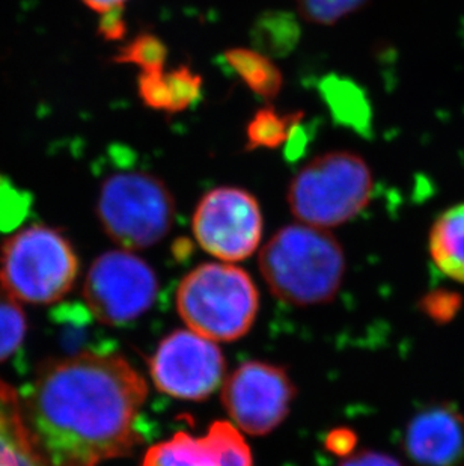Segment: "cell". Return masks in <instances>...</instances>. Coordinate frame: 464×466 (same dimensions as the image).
<instances>
[{"label":"cell","instance_id":"obj_1","mask_svg":"<svg viewBox=\"0 0 464 466\" xmlns=\"http://www.w3.org/2000/svg\"><path fill=\"white\" fill-rule=\"evenodd\" d=\"M146 399V380L126 358L82 352L43 365L20 403L50 465L98 466L142 442L136 424Z\"/></svg>","mask_w":464,"mask_h":466},{"label":"cell","instance_id":"obj_2","mask_svg":"<svg viewBox=\"0 0 464 466\" xmlns=\"http://www.w3.org/2000/svg\"><path fill=\"white\" fill-rule=\"evenodd\" d=\"M259 270L273 296L287 304H328L341 290L346 252L328 229L287 225L259 252Z\"/></svg>","mask_w":464,"mask_h":466},{"label":"cell","instance_id":"obj_3","mask_svg":"<svg viewBox=\"0 0 464 466\" xmlns=\"http://www.w3.org/2000/svg\"><path fill=\"white\" fill-rule=\"evenodd\" d=\"M177 309L188 329L219 341H236L254 326L258 289L249 273L227 263H204L181 279Z\"/></svg>","mask_w":464,"mask_h":466},{"label":"cell","instance_id":"obj_4","mask_svg":"<svg viewBox=\"0 0 464 466\" xmlns=\"http://www.w3.org/2000/svg\"><path fill=\"white\" fill-rule=\"evenodd\" d=\"M374 177L364 158L351 151L317 156L294 176L287 203L300 224L335 228L359 216L371 201Z\"/></svg>","mask_w":464,"mask_h":466},{"label":"cell","instance_id":"obj_5","mask_svg":"<svg viewBox=\"0 0 464 466\" xmlns=\"http://www.w3.org/2000/svg\"><path fill=\"white\" fill-rule=\"evenodd\" d=\"M176 213L171 189L149 172H116L101 183L96 216L105 233L123 249H146L162 242Z\"/></svg>","mask_w":464,"mask_h":466},{"label":"cell","instance_id":"obj_6","mask_svg":"<svg viewBox=\"0 0 464 466\" xmlns=\"http://www.w3.org/2000/svg\"><path fill=\"white\" fill-rule=\"evenodd\" d=\"M79 259L57 229L32 225L4 243L0 286L20 302L53 304L75 286Z\"/></svg>","mask_w":464,"mask_h":466},{"label":"cell","instance_id":"obj_7","mask_svg":"<svg viewBox=\"0 0 464 466\" xmlns=\"http://www.w3.org/2000/svg\"><path fill=\"white\" fill-rule=\"evenodd\" d=\"M158 279L144 258L128 249L105 252L85 279L84 298L96 320L124 326L137 320L157 299Z\"/></svg>","mask_w":464,"mask_h":466},{"label":"cell","instance_id":"obj_8","mask_svg":"<svg viewBox=\"0 0 464 466\" xmlns=\"http://www.w3.org/2000/svg\"><path fill=\"white\" fill-rule=\"evenodd\" d=\"M263 228L258 199L236 186H220L207 192L192 218L199 247L227 263L249 258L258 249Z\"/></svg>","mask_w":464,"mask_h":466},{"label":"cell","instance_id":"obj_9","mask_svg":"<svg viewBox=\"0 0 464 466\" xmlns=\"http://www.w3.org/2000/svg\"><path fill=\"white\" fill-rule=\"evenodd\" d=\"M227 361L213 339L190 329L174 330L149 360L158 391L180 400L201 401L224 385Z\"/></svg>","mask_w":464,"mask_h":466},{"label":"cell","instance_id":"obj_10","mask_svg":"<svg viewBox=\"0 0 464 466\" xmlns=\"http://www.w3.org/2000/svg\"><path fill=\"white\" fill-rule=\"evenodd\" d=\"M298 390L282 367L263 361L238 365L222 385L232 424L247 435L266 436L288 417Z\"/></svg>","mask_w":464,"mask_h":466},{"label":"cell","instance_id":"obj_11","mask_svg":"<svg viewBox=\"0 0 464 466\" xmlns=\"http://www.w3.org/2000/svg\"><path fill=\"white\" fill-rule=\"evenodd\" d=\"M140 466H254V456L232 422L215 421L204 436L178 431L149 447Z\"/></svg>","mask_w":464,"mask_h":466},{"label":"cell","instance_id":"obj_12","mask_svg":"<svg viewBox=\"0 0 464 466\" xmlns=\"http://www.w3.org/2000/svg\"><path fill=\"white\" fill-rule=\"evenodd\" d=\"M404 451L418 466H457L464 458V415L456 406H429L410 420Z\"/></svg>","mask_w":464,"mask_h":466},{"label":"cell","instance_id":"obj_13","mask_svg":"<svg viewBox=\"0 0 464 466\" xmlns=\"http://www.w3.org/2000/svg\"><path fill=\"white\" fill-rule=\"evenodd\" d=\"M0 466H52L27 431L20 396L4 380H0Z\"/></svg>","mask_w":464,"mask_h":466},{"label":"cell","instance_id":"obj_14","mask_svg":"<svg viewBox=\"0 0 464 466\" xmlns=\"http://www.w3.org/2000/svg\"><path fill=\"white\" fill-rule=\"evenodd\" d=\"M429 247L439 270L464 284V204L448 208L434 220Z\"/></svg>","mask_w":464,"mask_h":466},{"label":"cell","instance_id":"obj_15","mask_svg":"<svg viewBox=\"0 0 464 466\" xmlns=\"http://www.w3.org/2000/svg\"><path fill=\"white\" fill-rule=\"evenodd\" d=\"M225 61L240 76L252 93L267 102L279 96L284 77L272 57L259 50L236 47L225 52Z\"/></svg>","mask_w":464,"mask_h":466},{"label":"cell","instance_id":"obj_16","mask_svg":"<svg viewBox=\"0 0 464 466\" xmlns=\"http://www.w3.org/2000/svg\"><path fill=\"white\" fill-rule=\"evenodd\" d=\"M305 112L279 114L273 106L259 109L246 128V151L277 150L288 141L294 128L302 124Z\"/></svg>","mask_w":464,"mask_h":466},{"label":"cell","instance_id":"obj_17","mask_svg":"<svg viewBox=\"0 0 464 466\" xmlns=\"http://www.w3.org/2000/svg\"><path fill=\"white\" fill-rule=\"evenodd\" d=\"M300 29L291 14L266 13L255 23L252 38L257 50L264 55L282 56L298 45Z\"/></svg>","mask_w":464,"mask_h":466},{"label":"cell","instance_id":"obj_18","mask_svg":"<svg viewBox=\"0 0 464 466\" xmlns=\"http://www.w3.org/2000/svg\"><path fill=\"white\" fill-rule=\"evenodd\" d=\"M26 335V317L20 302L0 286V362L17 352Z\"/></svg>","mask_w":464,"mask_h":466},{"label":"cell","instance_id":"obj_19","mask_svg":"<svg viewBox=\"0 0 464 466\" xmlns=\"http://www.w3.org/2000/svg\"><path fill=\"white\" fill-rule=\"evenodd\" d=\"M167 57V47L154 34H139L127 45H124L115 55L114 61L118 64H132L142 71H162Z\"/></svg>","mask_w":464,"mask_h":466},{"label":"cell","instance_id":"obj_20","mask_svg":"<svg viewBox=\"0 0 464 466\" xmlns=\"http://www.w3.org/2000/svg\"><path fill=\"white\" fill-rule=\"evenodd\" d=\"M367 4L368 0H296L302 18L320 26H332Z\"/></svg>","mask_w":464,"mask_h":466},{"label":"cell","instance_id":"obj_21","mask_svg":"<svg viewBox=\"0 0 464 466\" xmlns=\"http://www.w3.org/2000/svg\"><path fill=\"white\" fill-rule=\"evenodd\" d=\"M167 85L171 91V110L178 114L188 109L201 97L202 77L187 66H176L166 73Z\"/></svg>","mask_w":464,"mask_h":466},{"label":"cell","instance_id":"obj_22","mask_svg":"<svg viewBox=\"0 0 464 466\" xmlns=\"http://www.w3.org/2000/svg\"><path fill=\"white\" fill-rule=\"evenodd\" d=\"M321 91L326 102L330 106L333 114L344 123H353L362 107V103L358 100L359 96L355 94L353 86L338 79H326L321 85Z\"/></svg>","mask_w":464,"mask_h":466},{"label":"cell","instance_id":"obj_23","mask_svg":"<svg viewBox=\"0 0 464 466\" xmlns=\"http://www.w3.org/2000/svg\"><path fill=\"white\" fill-rule=\"evenodd\" d=\"M461 305H463V298L457 291L438 289V290L429 291L420 299L419 309L434 323L445 325L454 320V317L461 309Z\"/></svg>","mask_w":464,"mask_h":466},{"label":"cell","instance_id":"obj_24","mask_svg":"<svg viewBox=\"0 0 464 466\" xmlns=\"http://www.w3.org/2000/svg\"><path fill=\"white\" fill-rule=\"evenodd\" d=\"M139 97L151 109L171 110V91L167 85L166 73L162 71H142L137 80Z\"/></svg>","mask_w":464,"mask_h":466},{"label":"cell","instance_id":"obj_25","mask_svg":"<svg viewBox=\"0 0 464 466\" xmlns=\"http://www.w3.org/2000/svg\"><path fill=\"white\" fill-rule=\"evenodd\" d=\"M325 444L330 453L344 459L355 453L358 435L348 427H338V429L328 431Z\"/></svg>","mask_w":464,"mask_h":466},{"label":"cell","instance_id":"obj_26","mask_svg":"<svg viewBox=\"0 0 464 466\" xmlns=\"http://www.w3.org/2000/svg\"><path fill=\"white\" fill-rule=\"evenodd\" d=\"M339 466H404L398 459L376 450H362L342 459Z\"/></svg>","mask_w":464,"mask_h":466},{"label":"cell","instance_id":"obj_27","mask_svg":"<svg viewBox=\"0 0 464 466\" xmlns=\"http://www.w3.org/2000/svg\"><path fill=\"white\" fill-rule=\"evenodd\" d=\"M98 32L107 41H118L124 38L127 32L126 20H124V8L114 9L100 15Z\"/></svg>","mask_w":464,"mask_h":466},{"label":"cell","instance_id":"obj_28","mask_svg":"<svg viewBox=\"0 0 464 466\" xmlns=\"http://www.w3.org/2000/svg\"><path fill=\"white\" fill-rule=\"evenodd\" d=\"M89 9H93L94 13L98 15L114 11V9L124 8V5L128 0H82Z\"/></svg>","mask_w":464,"mask_h":466}]
</instances>
